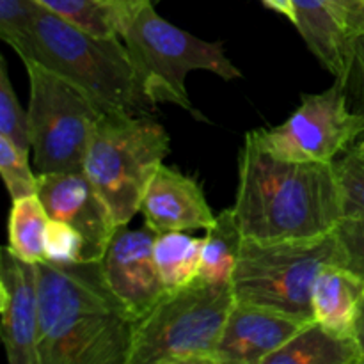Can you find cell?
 <instances>
[{"instance_id": "cell-1", "label": "cell", "mask_w": 364, "mask_h": 364, "mask_svg": "<svg viewBox=\"0 0 364 364\" xmlns=\"http://www.w3.org/2000/svg\"><path fill=\"white\" fill-rule=\"evenodd\" d=\"M39 364H128L137 320L116 297L102 262L36 263Z\"/></svg>"}, {"instance_id": "cell-2", "label": "cell", "mask_w": 364, "mask_h": 364, "mask_svg": "<svg viewBox=\"0 0 364 364\" xmlns=\"http://www.w3.org/2000/svg\"><path fill=\"white\" fill-rule=\"evenodd\" d=\"M233 210L242 235L251 240H309L333 233L343 219L334 162L277 159L247 134L238 155Z\"/></svg>"}, {"instance_id": "cell-3", "label": "cell", "mask_w": 364, "mask_h": 364, "mask_svg": "<svg viewBox=\"0 0 364 364\" xmlns=\"http://www.w3.org/2000/svg\"><path fill=\"white\" fill-rule=\"evenodd\" d=\"M27 60L43 64L87 92L103 114L148 116L141 75L119 36H96L39 7Z\"/></svg>"}, {"instance_id": "cell-4", "label": "cell", "mask_w": 364, "mask_h": 364, "mask_svg": "<svg viewBox=\"0 0 364 364\" xmlns=\"http://www.w3.org/2000/svg\"><path fill=\"white\" fill-rule=\"evenodd\" d=\"M235 302L231 284L201 277L167 291L135 326L128 364H215V350Z\"/></svg>"}, {"instance_id": "cell-5", "label": "cell", "mask_w": 364, "mask_h": 364, "mask_svg": "<svg viewBox=\"0 0 364 364\" xmlns=\"http://www.w3.org/2000/svg\"><path fill=\"white\" fill-rule=\"evenodd\" d=\"M149 2L121 32L153 105L171 103L192 117L206 121L188 98L185 78L191 71H210L223 80L242 78V71L224 53L223 41H205L160 16Z\"/></svg>"}, {"instance_id": "cell-6", "label": "cell", "mask_w": 364, "mask_h": 364, "mask_svg": "<svg viewBox=\"0 0 364 364\" xmlns=\"http://www.w3.org/2000/svg\"><path fill=\"white\" fill-rule=\"evenodd\" d=\"M169 153V134L151 117L128 114L100 117L82 169L117 226H128L141 212L146 187Z\"/></svg>"}, {"instance_id": "cell-7", "label": "cell", "mask_w": 364, "mask_h": 364, "mask_svg": "<svg viewBox=\"0 0 364 364\" xmlns=\"http://www.w3.org/2000/svg\"><path fill=\"white\" fill-rule=\"evenodd\" d=\"M329 265H340L334 231L309 240L244 238L231 287L237 302L263 306L311 322L313 287Z\"/></svg>"}, {"instance_id": "cell-8", "label": "cell", "mask_w": 364, "mask_h": 364, "mask_svg": "<svg viewBox=\"0 0 364 364\" xmlns=\"http://www.w3.org/2000/svg\"><path fill=\"white\" fill-rule=\"evenodd\" d=\"M28 135L38 173L82 169L103 112L87 92L43 64L27 60Z\"/></svg>"}, {"instance_id": "cell-9", "label": "cell", "mask_w": 364, "mask_h": 364, "mask_svg": "<svg viewBox=\"0 0 364 364\" xmlns=\"http://www.w3.org/2000/svg\"><path fill=\"white\" fill-rule=\"evenodd\" d=\"M259 148L290 162H334L364 137V116L348 103L343 82L302 95L301 105L284 123L249 132Z\"/></svg>"}, {"instance_id": "cell-10", "label": "cell", "mask_w": 364, "mask_h": 364, "mask_svg": "<svg viewBox=\"0 0 364 364\" xmlns=\"http://www.w3.org/2000/svg\"><path fill=\"white\" fill-rule=\"evenodd\" d=\"M38 196L50 219L63 220L80 231L85 240V262H102L121 226L84 169L38 173Z\"/></svg>"}, {"instance_id": "cell-11", "label": "cell", "mask_w": 364, "mask_h": 364, "mask_svg": "<svg viewBox=\"0 0 364 364\" xmlns=\"http://www.w3.org/2000/svg\"><path fill=\"white\" fill-rule=\"evenodd\" d=\"M155 237L149 230L117 228L102 258L103 276L110 290L135 320H141L167 294L155 262Z\"/></svg>"}, {"instance_id": "cell-12", "label": "cell", "mask_w": 364, "mask_h": 364, "mask_svg": "<svg viewBox=\"0 0 364 364\" xmlns=\"http://www.w3.org/2000/svg\"><path fill=\"white\" fill-rule=\"evenodd\" d=\"M0 331L9 364H39V290L36 263L6 247L0 256Z\"/></svg>"}, {"instance_id": "cell-13", "label": "cell", "mask_w": 364, "mask_h": 364, "mask_svg": "<svg viewBox=\"0 0 364 364\" xmlns=\"http://www.w3.org/2000/svg\"><path fill=\"white\" fill-rule=\"evenodd\" d=\"M306 323L263 306L235 302L215 350V364H263Z\"/></svg>"}, {"instance_id": "cell-14", "label": "cell", "mask_w": 364, "mask_h": 364, "mask_svg": "<svg viewBox=\"0 0 364 364\" xmlns=\"http://www.w3.org/2000/svg\"><path fill=\"white\" fill-rule=\"evenodd\" d=\"M146 226L155 235L208 230L215 220L203 187L181 171L160 166L141 201Z\"/></svg>"}, {"instance_id": "cell-15", "label": "cell", "mask_w": 364, "mask_h": 364, "mask_svg": "<svg viewBox=\"0 0 364 364\" xmlns=\"http://www.w3.org/2000/svg\"><path fill=\"white\" fill-rule=\"evenodd\" d=\"M297 31L309 52L333 75L343 78L347 71L350 34L338 0H294Z\"/></svg>"}, {"instance_id": "cell-16", "label": "cell", "mask_w": 364, "mask_h": 364, "mask_svg": "<svg viewBox=\"0 0 364 364\" xmlns=\"http://www.w3.org/2000/svg\"><path fill=\"white\" fill-rule=\"evenodd\" d=\"M364 281L341 265H329L318 274L313 287V320L338 336H352Z\"/></svg>"}, {"instance_id": "cell-17", "label": "cell", "mask_w": 364, "mask_h": 364, "mask_svg": "<svg viewBox=\"0 0 364 364\" xmlns=\"http://www.w3.org/2000/svg\"><path fill=\"white\" fill-rule=\"evenodd\" d=\"M363 355L352 336H338L311 320L263 364H361Z\"/></svg>"}, {"instance_id": "cell-18", "label": "cell", "mask_w": 364, "mask_h": 364, "mask_svg": "<svg viewBox=\"0 0 364 364\" xmlns=\"http://www.w3.org/2000/svg\"><path fill=\"white\" fill-rule=\"evenodd\" d=\"M43 7L59 14L96 36H119L135 14L146 6L160 0H38Z\"/></svg>"}, {"instance_id": "cell-19", "label": "cell", "mask_w": 364, "mask_h": 364, "mask_svg": "<svg viewBox=\"0 0 364 364\" xmlns=\"http://www.w3.org/2000/svg\"><path fill=\"white\" fill-rule=\"evenodd\" d=\"M242 242L244 235L235 210L228 208L215 215L213 224L206 230L199 277L208 283L231 284L240 256Z\"/></svg>"}, {"instance_id": "cell-20", "label": "cell", "mask_w": 364, "mask_h": 364, "mask_svg": "<svg viewBox=\"0 0 364 364\" xmlns=\"http://www.w3.org/2000/svg\"><path fill=\"white\" fill-rule=\"evenodd\" d=\"M205 238H196L187 231H167L155 237V262L167 291L194 283L199 277Z\"/></svg>"}, {"instance_id": "cell-21", "label": "cell", "mask_w": 364, "mask_h": 364, "mask_svg": "<svg viewBox=\"0 0 364 364\" xmlns=\"http://www.w3.org/2000/svg\"><path fill=\"white\" fill-rule=\"evenodd\" d=\"M50 215L38 194L13 199L9 212V251L28 263L46 259L45 238Z\"/></svg>"}, {"instance_id": "cell-22", "label": "cell", "mask_w": 364, "mask_h": 364, "mask_svg": "<svg viewBox=\"0 0 364 364\" xmlns=\"http://www.w3.org/2000/svg\"><path fill=\"white\" fill-rule=\"evenodd\" d=\"M39 7L38 0H0V38L21 60L31 52Z\"/></svg>"}, {"instance_id": "cell-23", "label": "cell", "mask_w": 364, "mask_h": 364, "mask_svg": "<svg viewBox=\"0 0 364 364\" xmlns=\"http://www.w3.org/2000/svg\"><path fill=\"white\" fill-rule=\"evenodd\" d=\"M0 137L7 139L18 148L31 153L28 116L23 112L11 84L6 59H0Z\"/></svg>"}, {"instance_id": "cell-24", "label": "cell", "mask_w": 364, "mask_h": 364, "mask_svg": "<svg viewBox=\"0 0 364 364\" xmlns=\"http://www.w3.org/2000/svg\"><path fill=\"white\" fill-rule=\"evenodd\" d=\"M343 217H364V153L352 146L334 160Z\"/></svg>"}, {"instance_id": "cell-25", "label": "cell", "mask_w": 364, "mask_h": 364, "mask_svg": "<svg viewBox=\"0 0 364 364\" xmlns=\"http://www.w3.org/2000/svg\"><path fill=\"white\" fill-rule=\"evenodd\" d=\"M0 174L11 199L38 194V174L28 166V151L0 137Z\"/></svg>"}, {"instance_id": "cell-26", "label": "cell", "mask_w": 364, "mask_h": 364, "mask_svg": "<svg viewBox=\"0 0 364 364\" xmlns=\"http://www.w3.org/2000/svg\"><path fill=\"white\" fill-rule=\"evenodd\" d=\"M46 259L55 263L85 262V240L78 230L63 220L50 219L45 238Z\"/></svg>"}, {"instance_id": "cell-27", "label": "cell", "mask_w": 364, "mask_h": 364, "mask_svg": "<svg viewBox=\"0 0 364 364\" xmlns=\"http://www.w3.org/2000/svg\"><path fill=\"white\" fill-rule=\"evenodd\" d=\"M340 265L364 281V217H343L334 230Z\"/></svg>"}, {"instance_id": "cell-28", "label": "cell", "mask_w": 364, "mask_h": 364, "mask_svg": "<svg viewBox=\"0 0 364 364\" xmlns=\"http://www.w3.org/2000/svg\"><path fill=\"white\" fill-rule=\"evenodd\" d=\"M338 80L343 82L352 109L364 116V31L350 39L347 71Z\"/></svg>"}, {"instance_id": "cell-29", "label": "cell", "mask_w": 364, "mask_h": 364, "mask_svg": "<svg viewBox=\"0 0 364 364\" xmlns=\"http://www.w3.org/2000/svg\"><path fill=\"white\" fill-rule=\"evenodd\" d=\"M347 21L350 39L364 31V2L363 0H338Z\"/></svg>"}, {"instance_id": "cell-30", "label": "cell", "mask_w": 364, "mask_h": 364, "mask_svg": "<svg viewBox=\"0 0 364 364\" xmlns=\"http://www.w3.org/2000/svg\"><path fill=\"white\" fill-rule=\"evenodd\" d=\"M269 9L276 11V13L283 14L287 20H290V23L297 25L299 21V14L297 9H295V2L294 0H262Z\"/></svg>"}, {"instance_id": "cell-31", "label": "cell", "mask_w": 364, "mask_h": 364, "mask_svg": "<svg viewBox=\"0 0 364 364\" xmlns=\"http://www.w3.org/2000/svg\"><path fill=\"white\" fill-rule=\"evenodd\" d=\"M352 338L358 343L359 350H361L363 355V363H364V297L359 304L358 309V316H355V323H354V331H352Z\"/></svg>"}, {"instance_id": "cell-32", "label": "cell", "mask_w": 364, "mask_h": 364, "mask_svg": "<svg viewBox=\"0 0 364 364\" xmlns=\"http://www.w3.org/2000/svg\"><path fill=\"white\" fill-rule=\"evenodd\" d=\"M354 148H355V149H359V151H361V153H364V137H363L361 141H359V142H355Z\"/></svg>"}, {"instance_id": "cell-33", "label": "cell", "mask_w": 364, "mask_h": 364, "mask_svg": "<svg viewBox=\"0 0 364 364\" xmlns=\"http://www.w3.org/2000/svg\"><path fill=\"white\" fill-rule=\"evenodd\" d=\"M363 2H364V0H363Z\"/></svg>"}]
</instances>
